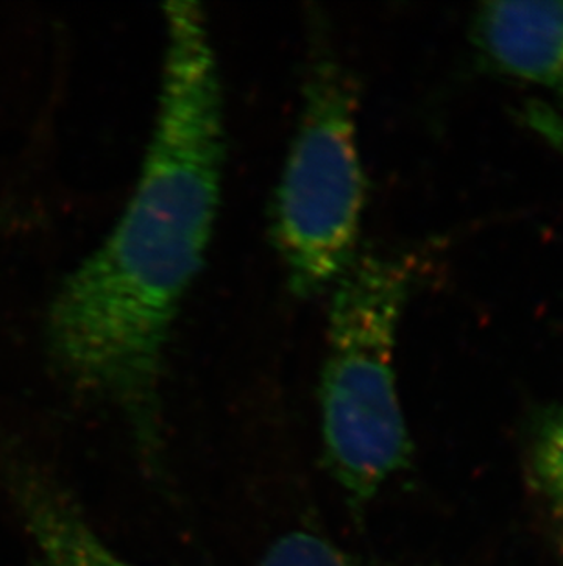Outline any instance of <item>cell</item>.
Wrapping results in <instances>:
<instances>
[{"label":"cell","mask_w":563,"mask_h":566,"mask_svg":"<svg viewBox=\"0 0 563 566\" xmlns=\"http://www.w3.org/2000/svg\"><path fill=\"white\" fill-rule=\"evenodd\" d=\"M302 111L282 171L273 237L297 297L333 289L355 261L364 209L355 88L311 15Z\"/></svg>","instance_id":"obj_3"},{"label":"cell","mask_w":563,"mask_h":566,"mask_svg":"<svg viewBox=\"0 0 563 566\" xmlns=\"http://www.w3.org/2000/svg\"><path fill=\"white\" fill-rule=\"evenodd\" d=\"M414 259L362 255L337 281L326 331L320 417L326 468L351 506L370 503L412 460L394 358Z\"/></svg>","instance_id":"obj_2"},{"label":"cell","mask_w":563,"mask_h":566,"mask_svg":"<svg viewBox=\"0 0 563 566\" xmlns=\"http://www.w3.org/2000/svg\"><path fill=\"white\" fill-rule=\"evenodd\" d=\"M6 475L32 545L33 566H139L97 535L79 504L49 471L30 460L13 459Z\"/></svg>","instance_id":"obj_4"},{"label":"cell","mask_w":563,"mask_h":566,"mask_svg":"<svg viewBox=\"0 0 563 566\" xmlns=\"http://www.w3.org/2000/svg\"><path fill=\"white\" fill-rule=\"evenodd\" d=\"M470 35L490 69L563 96V2H485Z\"/></svg>","instance_id":"obj_5"},{"label":"cell","mask_w":563,"mask_h":566,"mask_svg":"<svg viewBox=\"0 0 563 566\" xmlns=\"http://www.w3.org/2000/svg\"><path fill=\"white\" fill-rule=\"evenodd\" d=\"M525 124L563 156V118L543 103H527L523 108Z\"/></svg>","instance_id":"obj_8"},{"label":"cell","mask_w":563,"mask_h":566,"mask_svg":"<svg viewBox=\"0 0 563 566\" xmlns=\"http://www.w3.org/2000/svg\"><path fill=\"white\" fill-rule=\"evenodd\" d=\"M163 11L158 113L138 186L49 314L55 367L81 395L119 412L155 470L167 342L213 239L225 160L224 92L205 11L198 2Z\"/></svg>","instance_id":"obj_1"},{"label":"cell","mask_w":563,"mask_h":566,"mask_svg":"<svg viewBox=\"0 0 563 566\" xmlns=\"http://www.w3.org/2000/svg\"><path fill=\"white\" fill-rule=\"evenodd\" d=\"M258 566H373L322 535L295 530L275 541Z\"/></svg>","instance_id":"obj_7"},{"label":"cell","mask_w":563,"mask_h":566,"mask_svg":"<svg viewBox=\"0 0 563 566\" xmlns=\"http://www.w3.org/2000/svg\"><path fill=\"white\" fill-rule=\"evenodd\" d=\"M532 479L553 512L563 518V403L545 412L531 449Z\"/></svg>","instance_id":"obj_6"}]
</instances>
